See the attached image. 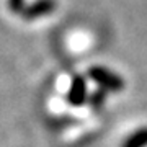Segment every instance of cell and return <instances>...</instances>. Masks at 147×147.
<instances>
[{
  "label": "cell",
  "mask_w": 147,
  "mask_h": 147,
  "mask_svg": "<svg viewBox=\"0 0 147 147\" xmlns=\"http://www.w3.org/2000/svg\"><path fill=\"white\" fill-rule=\"evenodd\" d=\"M88 77L105 92H121L124 88V80L113 70L101 65H93L88 69Z\"/></svg>",
  "instance_id": "cell-1"
},
{
  "label": "cell",
  "mask_w": 147,
  "mask_h": 147,
  "mask_svg": "<svg viewBox=\"0 0 147 147\" xmlns=\"http://www.w3.org/2000/svg\"><path fill=\"white\" fill-rule=\"evenodd\" d=\"M85 101H88V88H87L85 77L75 75L67 92V103L72 106H82Z\"/></svg>",
  "instance_id": "cell-2"
},
{
  "label": "cell",
  "mask_w": 147,
  "mask_h": 147,
  "mask_svg": "<svg viewBox=\"0 0 147 147\" xmlns=\"http://www.w3.org/2000/svg\"><path fill=\"white\" fill-rule=\"evenodd\" d=\"M54 10H56V0H34L30 5H26L21 15L26 20H36L41 16L51 15Z\"/></svg>",
  "instance_id": "cell-3"
},
{
  "label": "cell",
  "mask_w": 147,
  "mask_h": 147,
  "mask_svg": "<svg viewBox=\"0 0 147 147\" xmlns=\"http://www.w3.org/2000/svg\"><path fill=\"white\" fill-rule=\"evenodd\" d=\"M121 147H147V127H139L137 131L129 134Z\"/></svg>",
  "instance_id": "cell-4"
},
{
  "label": "cell",
  "mask_w": 147,
  "mask_h": 147,
  "mask_svg": "<svg viewBox=\"0 0 147 147\" xmlns=\"http://www.w3.org/2000/svg\"><path fill=\"white\" fill-rule=\"evenodd\" d=\"M105 101H106V92L103 88H98L96 92H93L88 98L90 106H92L95 111H100L101 108H103V105H105Z\"/></svg>",
  "instance_id": "cell-5"
},
{
  "label": "cell",
  "mask_w": 147,
  "mask_h": 147,
  "mask_svg": "<svg viewBox=\"0 0 147 147\" xmlns=\"http://www.w3.org/2000/svg\"><path fill=\"white\" fill-rule=\"evenodd\" d=\"M8 7L13 13H23L26 8V0H8Z\"/></svg>",
  "instance_id": "cell-6"
}]
</instances>
